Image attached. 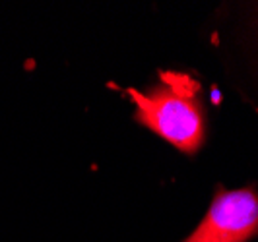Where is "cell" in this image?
<instances>
[{"mask_svg":"<svg viewBox=\"0 0 258 242\" xmlns=\"http://www.w3.org/2000/svg\"><path fill=\"white\" fill-rule=\"evenodd\" d=\"M134 118L184 153H196L204 143V111L198 84L186 74L161 72L159 84L148 91L128 90Z\"/></svg>","mask_w":258,"mask_h":242,"instance_id":"obj_1","label":"cell"},{"mask_svg":"<svg viewBox=\"0 0 258 242\" xmlns=\"http://www.w3.org/2000/svg\"><path fill=\"white\" fill-rule=\"evenodd\" d=\"M258 234V196L248 188L220 190L184 242H246Z\"/></svg>","mask_w":258,"mask_h":242,"instance_id":"obj_2","label":"cell"}]
</instances>
